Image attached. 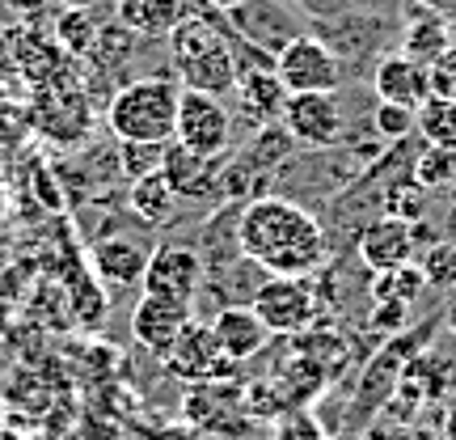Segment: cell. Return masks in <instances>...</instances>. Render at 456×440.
Instances as JSON below:
<instances>
[{
	"label": "cell",
	"mask_w": 456,
	"mask_h": 440,
	"mask_svg": "<svg viewBox=\"0 0 456 440\" xmlns=\"http://www.w3.org/2000/svg\"><path fill=\"white\" fill-rule=\"evenodd\" d=\"M169 60L178 68L182 89H199L212 98H228L237 89V51L232 30H220L208 17H182L169 34Z\"/></svg>",
	"instance_id": "obj_2"
},
{
	"label": "cell",
	"mask_w": 456,
	"mask_h": 440,
	"mask_svg": "<svg viewBox=\"0 0 456 440\" xmlns=\"http://www.w3.org/2000/svg\"><path fill=\"white\" fill-rule=\"evenodd\" d=\"M427 288V276L419 262H406V267H393V271H376L372 276V301H419Z\"/></svg>",
	"instance_id": "obj_22"
},
{
	"label": "cell",
	"mask_w": 456,
	"mask_h": 440,
	"mask_svg": "<svg viewBox=\"0 0 456 440\" xmlns=\"http://www.w3.org/2000/svg\"><path fill=\"white\" fill-rule=\"evenodd\" d=\"M444 436L448 440H456V403L448 407V419H444Z\"/></svg>",
	"instance_id": "obj_29"
},
{
	"label": "cell",
	"mask_w": 456,
	"mask_h": 440,
	"mask_svg": "<svg viewBox=\"0 0 456 440\" xmlns=\"http://www.w3.org/2000/svg\"><path fill=\"white\" fill-rule=\"evenodd\" d=\"M448 38H452V47H456V17H448Z\"/></svg>",
	"instance_id": "obj_33"
},
{
	"label": "cell",
	"mask_w": 456,
	"mask_h": 440,
	"mask_svg": "<svg viewBox=\"0 0 456 440\" xmlns=\"http://www.w3.org/2000/svg\"><path fill=\"white\" fill-rule=\"evenodd\" d=\"M191 318H195V313H191V305L144 293V296H140V305L131 310V339L140 343L144 352H152V356L161 360L165 352L174 347V339L186 330V322H191Z\"/></svg>",
	"instance_id": "obj_11"
},
{
	"label": "cell",
	"mask_w": 456,
	"mask_h": 440,
	"mask_svg": "<svg viewBox=\"0 0 456 440\" xmlns=\"http://www.w3.org/2000/svg\"><path fill=\"white\" fill-rule=\"evenodd\" d=\"M448 47H452V38H448V21L436 17V13L414 17L406 30H402V51H406L410 60H419V64H436Z\"/></svg>",
	"instance_id": "obj_19"
},
{
	"label": "cell",
	"mask_w": 456,
	"mask_h": 440,
	"mask_svg": "<svg viewBox=\"0 0 456 440\" xmlns=\"http://www.w3.org/2000/svg\"><path fill=\"white\" fill-rule=\"evenodd\" d=\"M249 310L258 313L271 335H305L317 322L322 301L309 288V276H266L258 293L249 296Z\"/></svg>",
	"instance_id": "obj_4"
},
{
	"label": "cell",
	"mask_w": 456,
	"mask_h": 440,
	"mask_svg": "<svg viewBox=\"0 0 456 440\" xmlns=\"http://www.w3.org/2000/svg\"><path fill=\"white\" fill-rule=\"evenodd\" d=\"M414 131H419L431 148H456V102L431 94V98L414 111Z\"/></svg>",
	"instance_id": "obj_21"
},
{
	"label": "cell",
	"mask_w": 456,
	"mask_h": 440,
	"mask_svg": "<svg viewBox=\"0 0 456 440\" xmlns=\"http://www.w3.org/2000/svg\"><path fill=\"white\" fill-rule=\"evenodd\" d=\"M60 4H64V9H94L98 0H60Z\"/></svg>",
	"instance_id": "obj_32"
},
{
	"label": "cell",
	"mask_w": 456,
	"mask_h": 440,
	"mask_svg": "<svg viewBox=\"0 0 456 440\" xmlns=\"http://www.w3.org/2000/svg\"><path fill=\"white\" fill-rule=\"evenodd\" d=\"M161 174H165V182L174 187L178 199H203V195H212L216 182H220V157H203L195 148L169 140V145H165Z\"/></svg>",
	"instance_id": "obj_14"
},
{
	"label": "cell",
	"mask_w": 456,
	"mask_h": 440,
	"mask_svg": "<svg viewBox=\"0 0 456 440\" xmlns=\"http://www.w3.org/2000/svg\"><path fill=\"white\" fill-rule=\"evenodd\" d=\"M237 245L241 259L266 276H313L330 259L322 220L283 195H258L245 203L237 216Z\"/></svg>",
	"instance_id": "obj_1"
},
{
	"label": "cell",
	"mask_w": 456,
	"mask_h": 440,
	"mask_svg": "<svg viewBox=\"0 0 456 440\" xmlns=\"http://www.w3.org/2000/svg\"><path fill=\"white\" fill-rule=\"evenodd\" d=\"M372 89L380 102H397V106H410L419 111L427 98H431V81H427V64L410 60L406 51H393L385 55L372 72Z\"/></svg>",
	"instance_id": "obj_13"
},
{
	"label": "cell",
	"mask_w": 456,
	"mask_h": 440,
	"mask_svg": "<svg viewBox=\"0 0 456 440\" xmlns=\"http://www.w3.org/2000/svg\"><path fill=\"white\" fill-rule=\"evenodd\" d=\"M228 17H232L237 34H245V43L258 47L262 55H279L300 34L283 0H245Z\"/></svg>",
	"instance_id": "obj_10"
},
{
	"label": "cell",
	"mask_w": 456,
	"mask_h": 440,
	"mask_svg": "<svg viewBox=\"0 0 456 440\" xmlns=\"http://www.w3.org/2000/svg\"><path fill=\"white\" fill-rule=\"evenodd\" d=\"M174 140L203 153V157H224L228 140H232V114H228L224 98L199 94V89H182Z\"/></svg>",
	"instance_id": "obj_6"
},
{
	"label": "cell",
	"mask_w": 456,
	"mask_h": 440,
	"mask_svg": "<svg viewBox=\"0 0 456 440\" xmlns=\"http://www.w3.org/2000/svg\"><path fill=\"white\" fill-rule=\"evenodd\" d=\"M94 276L110 288H131L144 279V267H148V250L131 237H102L94 242Z\"/></svg>",
	"instance_id": "obj_16"
},
{
	"label": "cell",
	"mask_w": 456,
	"mask_h": 440,
	"mask_svg": "<svg viewBox=\"0 0 456 440\" xmlns=\"http://www.w3.org/2000/svg\"><path fill=\"white\" fill-rule=\"evenodd\" d=\"M279 81L288 85V94H334L338 89V55L313 38V34H296L288 47L275 55Z\"/></svg>",
	"instance_id": "obj_5"
},
{
	"label": "cell",
	"mask_w": 456,
	"mask_h": 440,
	"mask_svg": "<svg viewBox=\"0 0 456 440\" xmlns=\"http://www.w3.org/2000/svg\"><path fill=\"white\" fill-rule=\"evenodd\" d=\"M419 267H423V276L431 288L456 293V245H431V254H427Z\"/></svg>",
	"instance_id": "obj_25"
},
{
	"label": "cell",
	"mask_w": 456,
	"mask_h": 440,
	"mask_svg": "<svg viewBox=\"0 0 456 440\" xmlns=\"http://www.w3.org/2000/svg\"><path fill=\"white\" fill-rule=\"evenodd\" d=\"M208 4H212V9H220V13H232V9H237V4H245V0H208Z\"/></svg>",
	"instance_id": "obj_30"
},
{
	"label": "cell",
	"mask_w": 456,
	"mask_h": 440,
	"mask_svg": "<svg viewBox=\"0 0 456 440\" xmlns=\"http://www.w3.org/2000/svg\"><path fill=\"white\" fill-rule=\"evenodd\" d=\"M140 288H144L148 296H165V301L195 305L199 288H203V259H199V250L195 245H178V242L152 250Z\"/></svg>",
	"instance_id": "obj_8"
},
{
	"label": "cell",
	"mask_w": 456,
	"mask_h": 440,
	"mask_svg": "<svg viewBox=\"0 0 456 440\" xmlns=\"http://www.w3.org/2000/svg\"><path fill=\"white\" fill-rule=\"evenodd\" d=\"M414 245H419V237H414V225L406 216H380L359 233V259L376 276V271H393V267L414 262Z\"/></svg>",
	"instance_id": "obj_12"
},
{
	"label": "cell",
	"mask_w": 456,
	"mask_h": 440,
	"mask_svg": "<svg viewBox=\"0 0 456 440\" xmlns=\"http://www.w3.org/2000/svg\"><path fill=\"white\" fill-rule=\"evenodd\" d=\"M376 305H380V310H376V327H385V330H402V322H406V305H402V301H376Z\"/></svg>",
	"instance_id": "obj_28"
},
{
	"label": "cell",
	"mask_w": 456,
	"mask_h": 440,
	"mask_svg": "<svg viewBox=\"0 0 456 440\" xmlns=\"http://www.w3.org/2000/svg\"><path fill=\"white\" fill-rule=\"evenodd\" d=\"M178 102L182 85L169 77H140L110 98L106 123L123 145H169L178 128Z\"/></svg>",
	"instance_id": "obj_3"
},
{
	"label": "cell",
	"mask_w": 456,
	"mask_h": 440,
	"mask_svg": "<svg viewBox=\"0 0 456 440\" xmlns=\"http://www.w3.org/2000/svg\"><path fill=\"white\" fill-rule=\"evenodd\" d=\"M114 17L135 38H169L174 26L186 17V9H182V0H118Z\"/></svg>",
	"instance_id": "obj_17"
},
{
	"label": "cell",
	"mask_w": 456,
	"mask_h": 440,
	"mask_svg": "<svg viewBox=\"0 0 456 440\" xmlns=\"http://www.w3.org/2000/svg\"><path fill=\"white\" fill-rule=\"evenodd\" d=\"M444 322H448V330H452V339H456V293H452V305H448V313H444Z\"/></svg>",
	"instance_id": "obj_31"
},
{
	"label": "cell",
	"mask_w": 456,
	"mask_h": 440,
	"mask_svg": "<svg viewBox=\"0 0 456 440\" xmlns=\"http://www.w3.org/2000/svg\"><path fill=\"white\" fill-rule=\"evenodd\" d=\"M283 128L292 140L313 148H330L342 140V106L334 94H292L283 111Z\"/></svg>",
	"instance_id": "obj_9"
},
{
	"label": "cell",
	"mask_w": 456,
	"mask_h": 440,
	"mask_svg": "<svg viewBox=\"0 0 456 440\" xmlns=\"http://www.w3.org/2000/svg\"><path fill=\"white\" fill-rule=\"evenodd\" d=\"M414 178L419 187H448L456 178V148H431L414 162Z\"/></svg>",
	"instance_id": "obj_23"
},
{
	"label": "cell",
	"mask_w": 456,
	"mask_h": 440,
	"mask_svg": "<svg viewBox=\"0 0 456 440\" xmlns=\"http://www.w3.org/2000/svg\"><path fill=\"white\" fill-rule=\"evenodd\" d=\"M127 199H131V208H135V216H140V220H148V225H161V220H169V216H174V203H178V195H174V187L165 182L161 170L131 182Z\"/></svg>",
	"instance_id": "obj_20"
},
{
	"label": "cell",
	"mask_w": 456,
	"mask_h": 440,
	"mask_svg": "<svg viewBox=\"0 0 456 440\" xmlns=\"http://www.w3.org/2000/svg\"><path fill=\"white\" fill-rule=\"evenodd\" d=\"M212 335H216V343H220V352H224L232 364L254 360L262 347L271 343L266 322H262L249 305H224V310L212 318Z\"/></svg>",
	"instance_id": "obj_15"
},
{
	"label": "cell",
	"mask_w": 456,
	"mask_h": 440,
	"mask_svg": "<svg viewBox=\"0 0 456 440\" xmlns=\"http://www.w3.org/2000/svg\"><path fill=\"white\" fill-rule=\"evenodd\" d=\"M161 364H165V373L174 377V381H182V386H203V381H220L232 360L220 352V343L212 335V322L191 318L186 330L174 339V347L161 356Z\"/></svg>",
	"instance_id": "obj_7"
},
{
	"label": "cell",
	"mask_w": 456,
	"mask_h": 440,
	"mask_svg": "<svg viewBox=\"0 0 456 440\" xmlns=\"http://www.w3.org/2000/svg\"><path fill=\"white\" fill-rule=\"evenodd\" d=\"M237 98H241V106L254 119H283V111H288V85L279 81L275 68H245L241 77H237V89H232Z\"/></svg>",
	"instance_id": "obj_18"
},
{
	"label": "cell",
	"mask_w": 456,
	"mask_h": 440,
	"mask_svg": "<svg viewBox=\"0 0 456 440\" xmlns=\"http://www.w3.org/2000/svg\"><path fill=\"white\" fill-rule=\"evenodd\" d=\"M372 128L380 140H389V145H402L410 131H414V111L410 106H397V102H380L372 111Z\"/></svg>",
	"instance_id": "obj_24"
},
{
	"label": "cell",
	"mask_w": 456,
	"mask_h": 440,
	"mask_svg": "<svg viewBox=\"0 0 456 440\" xmlns=\"http://www.w3.org/2000/svg\"><path fill=\"white\" fill-rule=\"evenodd\" d=\"M427 81H431V94H436V98L456 102V47L444 51L436 64H427Z\"/></svg>",
	"instance_id": "obj_27"
},
{
	"label": "cell",
	"mask_w": 456,
	"mask_h": 440,
	"mask_svg": "<svg viewBox=\"0 0 456 440\" xmlns=\"http://www.w3.org/2000/svg\"><path fill=\"white\" fill-rule=\"evenodd\" d=\"M165 162V145H123V174L131 182L144 178V174H157Z\"/></svg>",
	"instance_id": "obj_26"
}]
</instances>
